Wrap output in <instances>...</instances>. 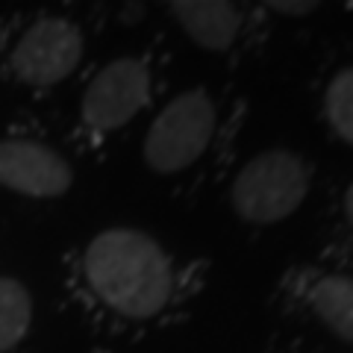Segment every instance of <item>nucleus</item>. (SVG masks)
Listing matches in <instances>:
<instances>
[{
    "instance_id": "1",
    "label": "nucleus",
    "mask_w": 353,
    "mask_h": 353,
    "mask_svg": "<svg viewBox=\"0 0 353 353\" xmlns=\"http://www.w3.org/2000/svg\"><path fill=\"white\" fill-rule=\"evenodd\" d=\"M92 292L124 318H153L174 292L171 259L141 230L112 227L92 239L83 256Z\"/></svg>"
},
{
    "instance_id": "2",
    "label": "nucleus",
    "mask_w": 353,
    "mask_h": 353,
    "mask_svg": "<svg viewBox=\"0 0 353 353\" xmlns=\"http://www.w3.org/2000/svg\"><path fill=\"white\" fill-rule=\"evenodd\" d=\"M312 189V168L294 150L268 148L241 165L230 185V206L248 224H280L303 206Z\"/></svg>"
},
{
    "instance_id": "3",
    "label": "nucleus",
    "mask_w": 353,
    "mask_h": 353,
    "mask_svg": "<svg viewBox=\"0 0 353 353\" xmlns=\"http://www.w3.org/2000/svg\"><path fill=\"white\" fill-rule=\"evenodd\" d=\"M215 101L206 88H189L176 94L168 106H162L145 136L141 157L148 168L157 174H180L192 168L206 153L215 136Z\"/></svg>"
},
{
    "instance_id": "4",
    "label": "nucleus",
    "mask_w": 353,
    "mask_h": 353,
    "mask_svg": "<svg viewBox=\"0 0 353 353\" xmlns=\"http://www.w3.org/2000/svg\"><path fill=\"white\" fill-rule=\"evenodd\" d=\"M83 59V30L68 18H39L9 53V71L18 83L50 88L77 71Z\"/></svg>"
},
{
    "instance_id": "5",
    "label": "nucleus",
    "mask_w": 353,
    "mask_h": 353,
    "mask_svg": "<svg viewBox=\"0 0 353 353\" xmlns=\"http://www.w3.org/2000/svg\"><path fill=\"white\" fill-rule=\"evenodd\" d=\"M150 103V68L136 57H121L94 74L83 94V124L106 136L130 124Z\"/></svg>"
},
{
    "instance_id": "6",
    "label": "nucleus",
    "mask_w": 353,
    "mask_h": 353,
    "mask_svg": "<svg viewBox=\"0 0 353 353\" xmlns=\"http://www.w3.org/2000/svg\"><path fill=\"white\" fill-rule=\"evenodd\" d=\"M74 168L59 150L30 139L0 141V185L27 197H59L71 189Z\"/></svg>"
},
{
    "instance_id": "7",
    "label": "nucleus",
    "mask_w": 353,
    "mask_h": 353,
    "mask_svg": "<svg viewBox=\"0 0 353 353\" xmlns=\"http://www.w3.org/2000/svg\"><path fill=\"white\" fill-rule=\"evenodd\" d=\"M171 15L197 48L212 53L233 48L245 27V12L224 0H180L171 3Z\"/></svg>"
},
{
    "instance_id": "8",
    "label": "nucleus",
    "mask_w": 353,
    "mask_h": 353,
    "mask_svg": "<svg viewBox=\"0 0 353 353\" xmlns=\"http://www.w3.org/2000/svg\"><path fill=\"white\" fill-rule=\"evenodd\" d=\"M309 306L315 318L321 321L336 339L353 345V277L350 274H327L312 292H309Z\"/></svg>"
},
{
    "instance_id": "9",
    "label": "nucleus",
    "mask_w": 353,
    "mask_h": 353,
    "mask_svg": "<svg viewBox=\"0 0 353 353\" xmlns=\"http://www.w3.org/2000/svg\"><path fill=\"white\" fill-rule=\"evenodd\" d=\"M32 324V297L12 277H0V353L18 347Z\"/></svg>"
},
{
    "instance_id": "10",
    "label": "nucleus",
    "mask_w": 353,
    "mask_h": 353,
    "mask_svg": "<svg viewBox=\"0 0 353 353\" xmlns=\"http://www.w3.org/2000/svg\"><path fill=\"white\" fill-rule=\"evenodd\" d=\"M324 112L336 136L353 148V65L341 68L324 92Z\"/></svg>"
},
{
    "instance_id": "11",
    "label": "nucleus",
    "mask_w": 353,
    "mask_h": 353,
    "mask_svg": "<svg viewBox=\"0 0 353 353\" xmlns=\"http://www.w3.org/2000/svg\"><path fill=\"white\" fill-rule=\"evenodd\" d=\"M345 215H347L350 227H353V183L347 185V192H345Z\"/></svg>"
}]
</instances>
